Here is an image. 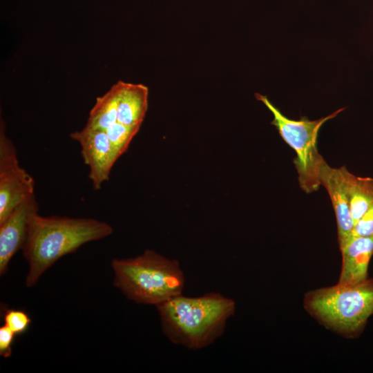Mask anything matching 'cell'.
<instances>
[{
    "mask_svg": "<svg viewBox=\"0 0 373 373\" xmlns=\"http://www.w3.org/2000/svg\"><path fill=\"white\" fill-rule=\"evenodd\" d=\"M119 82H117L102 96L96 98L86 123L87 128L106 131L117 122V100Z\"/></svg>",
    "mask_w": 373,
    "mask_h": 373,
    "instance_id": "cell-12",
    "label": "cell"
},
{
    "mask_svg": "<svg viewBox=\"0 0 373 373\" xmlns=\"http://www.w3.org/2000/svg\"><path fill=\"white\" fill-rule=\"evenodd\" d=\"M255 97L272 113L271 124L276 128L283 140L296 152L294 164L301 189L307 193L318 190L321 185L320 171L325 162L317 149L318 135L322 126L336 117L345 108L314 120L306 117L293 119L283 115L266 95L256 93Z\"/></svg>",
    "mask_w": 373,
    "mask_h": 373,
    "instance_id": "cell-5",
    "label": "cell"
},
{
    "mask_svg": "<svg viewBox=\"0 0 373 373\" xmlns=\"http://www.w3.org/2000/svg\"><path fill=\"white\" fill-rule=\"evenodd\" d=\"M345 166L331 167L325 162L320 171V182L327 190L335 213L338 241L341 249L354 235L355 222L352 216L349 198L347 175Z\"/></svg>",
    "mask_w": 373,
    "mask_h": 373,
    "instance_id": "cell-9",
    "label": "cell"
},
{
    "mask_svg": "<svg viewBox=\"0 0 373 373\" xmlns=\"http://www.w3.org/2000/svg\"><path fill=\"white\" fill-rule=\"evenodd\" d=\"M353 235L363 237H373V205L356 222Z\"/></svg>",
    "mask_w": 373,
    "mask_h": 373,
    "instance_id": "cell-16",
    "label": "cell"
},
{
    "mask_svg": "<svg viewBox=\"0 0 373 373\" xmlns=\"http://www.w3.org/2000/svg\"><path fill=\"white\" fill-rule=\"evenodd\" d=\"M140 128L116 122L105 131L117 159L127 150Z\"/></svg>",
    "mask_w": 373,
    "mask_h": 373,
    "instance_id": "cell-14",
    "label": "cell"
},
{
    "mask_svg": "<svg viewBox=\"0 0 373 373\" xmlns=\"http://www.w3.org/2000/svg\"><path fill=\"white\" fill-rule=\"evenodd\" d=\"M163 333L174 344L189 350L205 348L224 332L236 303L220 293L198 297L175 296L156 306Z\"/></svg>",
    "mask_w": 373,
    "mask_h": 373,
    "instance_id": "cell-2",
    "label": "cell"
},
{
    "mask_svg": "<svg viewBox=\"0 0 373 373\" xmlns=\"http://www.w3.org/2000/svg\"><path fill=\"white\" fill-rule=\"evenodd\" d=\"M39 205L35 194L18 204L0 222V275L4 274L12 257L22 249L30 220L37 213Z\"/></svg>",
    "mask_w": 373,
    "mask_h": 373,
    "instance_id": "cell-8",
    "label": "cell"
},
{
    "mask_svg": "<svg viewBox=\"0 0 373 373\" xmlns=\"http://www.w3.org/2000/svg\"><path fill=\"white\" fill-rule=\"evenodd\" d=\"M113 285L131 300L158 305L182 294L184 275L180 263L151 249L135 258L111 262Z\"/></svg>",
    "mask_w": 373,
    "mask_h": 373,
    "instance_id": "cell-3",
    "label": "cell"
},
{
    "mask_svg": "<svg viewBox=\"0 0 373 373\" xmlns=\"http://www.w3.org/2000/svg\"><path fill=\"white\" fill-rule=\"evenodd\" d=\"M119 82L117 122L140 127L148 109L149 88L142 84Z\"/></svg>",
    "mask_w": 373,
    "mask_h": 373,
    "instance_id": "cell-11",
    "label": "cell"
},
{
    "mask_svg": "<svg viewBox=\"0 0 373 373\" xmlns=\"http://www.w3.org/2000/svg\"><path fill=\"white\" fill-rule=\"evenodd\" d=\"M70 137L81 147L83 160L89 168L88 178L95 190L102 188L109 180L112 167L117 161L105 131L84 126L72 132Z\"/></svg>",
    "mask_w": 373,
    "mask_h": 373,
    "instance_id": "cell-7",
    "label": "cell"
},
{
    "mask_svg": "<svg viewBox=\"0 0 373 373\" xmlns=\"http://www.w3.org/2000/svg\"><path fill=\"white\" fill-rule=\"evenodd\" d=\"M347 183L350 211L356 222L373 205V178L356 176L349 171Z\"/></svg>",
    "mask_w": 373,
    "mask_h": 373,
    "instance_id": "cell-13",
    "label": "cell"
},
{
    "mask_svg": "<svg viewBox=\"0 0 373 373\" xmlns=\"http://www.w3.org/2000/svg\"><path fill=\"white\" fill-rule=\"evenodd\" d=\"M35 182L20 164L13 142L0 124V222L21 202L35 194Z\"/></svg>",
    "mask_w": 373,
    "mask_h": 373,
    "instance_id": "cell-6",
    "label": "cell"
},
{
    "mask_svg": "<svg viewBox=\"0 0 373 373\" xmlns=\"http://www.w3.org/2000/svg\"><path fill=\"white\" fill-rule=\"evenodd\" d=\"M3 319L4 325L16 335L26 332L31 323L30 318L25 312L15 309H8Z\"/></svg>",
    "mask_w": 373,
    "mask_h": 373,
    "instance_id": "cell-15",
    "label": "cell"
},
{
    "mask_svg": "<svg viewBox=\"0 0 373 373\" xmlns=\"http://www.w3.org/2000/svg\"><path fill=\"white\" fill-rule=\"evenodd\" d=\"M113 232L109 224L94 218L45 217L35 213L30 220L21 249L28 265L26 287H33L61 257L75 252L86 243L106 238Z\"/></svg>",
    "mask_w": 373,
    "mask_h": 373,
    "instance_id": "cell-1",
    "label": "cell"
},
{
    "mask_svg": "<svg viewBox=\"0 0 373 373\" xmlns=\"http://www.w3.org/2000/svg\"><path fill=\"white\" fill-rule=\"evenodd\" d=\"M342 267L338 284H355L367 279L373 255V237L353 236L341 249Z\"/></svg>",
    "mask_w": 373,
    "mask_h": 373,
    "instance_id": "cell-10",
    "label": "cell"
},
{
    "mask_svg": "<svg viewBox=\"0 0 373 373\" xmlns=\"http://www.w3.org/2000/svg\"><path fill=\"white\" fill-rule=\"evenodd\" d=\"M306 310L325 327L354 336L373 314V280L317 289L305 295Z\"/></svg>",
    "mask_w": 373,
    "mask_h": 373,
    "instance_id": "cell-4",
    "label": "cell"
},
{
    "mask_svg": "<svg viewBox=\"0 0 373 373\" xmlns=\"http://www.w3.org/2000/svg\"><path fill=\"white\" fill-rule=\"evenodd\" d=\"M15 334L6 325L0 327V355L4 358L10 356L12 354L11 346Z\"/></svg>",
    "mask_w": 373,
    "mask_h": 373,
    "instance_id": "cell-17",
    "label": "cell"
}]
</instances>
